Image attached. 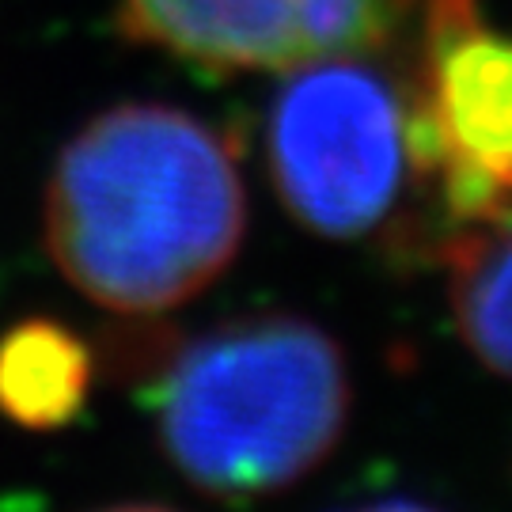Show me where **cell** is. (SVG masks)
Returning <instances> with one entry per match:
<instances>
[{"mask_svg":"<svg viewBox=\"0 0 512 512\" xmlns=\"http://www.w3.org/2000/svg\"><path fill=\"white\" fill-rule=\"evenodd\" d=\"M368 54L289 69L270 103L266 160L285 209L327 239H365L399 205L410 160V95Z\"/></svg>","mask_w":512,"mask_h":512,"instance_id":"3","label":"cell"},{"mask_svg":"<svg viewBox=\"0 0 512 512\" xmlns=\"http://www.w3.org/2000/svg\"><path fill=\"white\" fill-rule=\"evenodd\" d=\"M171 467L213 497L311 475L349 418L346 357L300 315H247L186 342L148 391Z\"/></svg>","mask_w":512,"mask_h":512,"instance_id":"2","label":"cell"},{"mask_svg":"<svg viewBox=\"0 0 512 512\" xmlns=\"http://www.w3.org/2000/svg\"><path fill=\"white\" fill-rule=\"evenodd\" d=\"M92 391V349L57 319H23L0 338V414L23 429L76 421Z\"/></svg>","mask_w":512,"mask_h":512,"instance_id":"6","label":"cell"},{"mask_svg":"<svg viewBox=\"0 0 512 512\" xmlns=\"http://www.w3.org/2000/svg\"><path fill=\"white\" fill-rule=\"evenodd\" d=\"M414 95L440 137L433 179L490 183L512 224V38L482 23L478 0H425Z\"/></svg>","mask_w":512,"mask_h":512,"instance_id":"5","label":"cell"},{"mask_svg":"<svg viewBox=\"0 0 512 512\" xmlns=\"http://www.w3.org/2000/svg\"><path fill=\"white\" fill-rule=\"evenodd\" d=\"M406 0H122V31L209 69H296L376 54Z\"/></svg>","mask_w":512,"mask_h":512,"instance_id":"4","label":"cell"},{"mask_svg":"<svg viewBox=\"0 0 512 512\" xmlns=\"http://www.w3.org/2000/svg\"><path fill=\"white\" fill-rule=\"evenodd\" d=\"M247 198L220 129L164 103H126L76 133L46 190V243L99 308H179L236 258Z\"/></svg>","mask_w":512,"mask_h":512,"instance_id":"1","label":"cell"},{"mask_svg":"<svg viewBox=\"0 0 512 512\" xmlns=\"http://www.w3.org/2000/svg\"><path fill=\"white\" fill-rule=\"evenodd\" d=\"M444 258L467 346L482 365L512 376V224L463 228Z\"/></svg>","mask_w":512,"mask_h":512,"instance_id":"7","label":"cell"}]
</instances>
